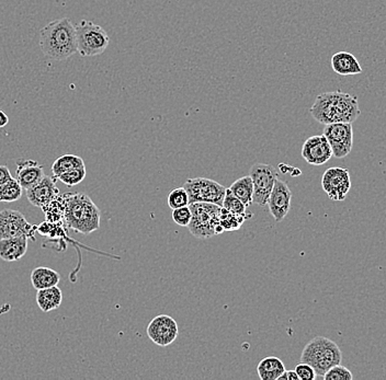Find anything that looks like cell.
Listing matches in <instances>:
<instances>
[{
  "mask_svg": "<svg viewBox=\"0 0 386 380\" xmlns=\"http://www.w3.org/2000/svg\"><path fill=\"white\" fill-rule=\"evenodd\" d=\"M315 121L328 125L334 123H353L361 116L358 98L343 91H327L317 95L309 109Z\"/></svg>",
  "mask_w": 386,
  "mask_h": 380,
  "instance_id": "obj_1",
  "label": "cell"
},
{
  "mask_svg": "<svg viewBox=\"0 0 386 380\" xmlns=\"http://www.w3.org/2000/svg\"><path fill=\"white\" fill-rule=\"evenodd\" d=\"M42 53L54 61H65L77 53L75 26L70 19L53 20L40 31Z\"/></svg>",
  "mask_w": 386,
  "mask_h": 380,
  "instance_id": "obj_2",
  "label": "cell"
},
{
  "mask_svg": "<svg viewBox=\"0 0 386 380\" xmlns=\"http://www.w3.org/2000/svg\"><path fill=\"white\" fill-rule=\"evenodd\" d=\"M62 196L64 221L68 228L83 235H91L100 228V209L91 196L85 193H65Z\"/></svg>",
  "mask_w": 386,
  "mask_h": 380,
  "instance_id": "obj_3",
  "label": "cell"
},
{
  "mask_svg": "<svg viewBox=\"0 0 386 380\" xmlns=\"http://www.w3.org/2000/svg\"><path fill=\"white\" fill-rule=\"evenodd\" d=\"M343 361V353L335 342L325 337H316L305 345L301 355V362L314 368L317 377H322Z\"/></svg>",
  "mask_w": 386,
  "mask_h": 380,
  "instance_id": "obj_4",
  "label": "cell"
},
{
  "mask_svg": "<svg viewBox=\"0 0 386 380\" xmlns=\"http://www.w3.org/2000/svg\"><path fill=\"white\" fill-rule=\"evenodd\" d=\"M191 221L188 228L192 236L199 239H208L217 235L223 234L224 229L219 225L221 206L213 203L196 202L189 204Z\"/></svg>",
  "mask_w": 386,
  "mask_h": 380,
  "instance_id": "obj_5",
  "label": "cell"
},
{
  "mask_svg": "<svg viewBox=\"0 0 386 380\" xmlns=\"http://www.w3.org/2000/svg\"><path fill=\"white\" fill-rule=\"evenodd\" d=\"M77 53L83 57L98 56L108 49L110 38L102 26L93 21L82 20L75 26Z\"/></svg>",
  "mask_w": 386,
  "mask_h": 380,
  "instance_id": "obj_6",
  "label": "cell"
},
{
  "mask_svg": "<svg viewBox=\"0 0 386 380\" xmlns=\"http://www.w3.org/2000/svg\"><path fill=\"white\" fill-rule=\"evenodd\" d=\"M189 196V204L196 202L213 203L221 206L224 200L226 188L217 181L206 177H193L183 184Z\"/></svg>",
  "mask_w": 386,
  "mask_h": 380,
  "instance_id": "obj_7",
  "label": "cell"
},
{
  "mask_svg": "<svg viewBox=\"0 0 386 380\" xmlns=\"http://www.w3.org/2000/svg\"><path fill=\"white\" fill-rule=\"evenodd\" d=\"M249 175L254 185V203L263 207L267 205L273 185L278 179L277 170L268 164L258 162L250 168Z\"/></svg>",
  "mask_w": 386,
  "mask_h": 380,
  "instance_id": "obj_8",
  "label": "cell"
},
{
  "mask_svg": "<svg viewBox=\"0 0 386 380\" xmlns=\"http://www.w3.org/2000/svg\"><path fill=\"white\" fill-rule=\"evenodd\" d=\"M324 136L327 138L332 156L343 159L350 154L353 146V123H334L325 125Z\"/></svg>",
  "mask_w": 386,
  "mask_h": 380,
  "instance_id": "obj_9",
  "label": "cell"
},
{
  "mask_svg": "<svg viewBox=\"0 0 386 380\" xmlns=\"http://www.w3.org/2000/svg\"><path fill=\"white\" fill-rule=\"evenodd\" d=\"M36 227L32 226L20 212L9 208L0 211V239L24 235L29 239L36 242Z\"/></svg>",
  "mask_w": 386,
  "mask_h": 380,
  "instance_id": "obj_10",
  "label": "cell"
},
{
  "mask_svg": "<svg viewBox=\"0 0 386 380\" xmlns=\"http://www.w3.org/2000/svg\"><path fill=\"white\" fill-rule=\"evenodd\" d=\"M322 188L330 200L335 202L346 200L351 189L349 170L340 167L326 170L322 177Z\"/></svg>",
  "mask_w": 386,
  "mask_h": 380,
  "instance_id": "obj_11",
  "label": "cell"
},
{
  "mask_svg": "<svg viewBox=\"0 0 386 380\" xmlns=\"http://www.w3.org/2000/svg\"><path fill=\"white\" fill-rule=\"evenodd\" d=\"M178 334L179 330L177 322L173 317L167 315L155 317L147 326V335L158 347H165L173 345Z\"/></svg>",
  "mask_w": 386,
  "mask_h": 380,
  "instance_id": "obj_12",
  "label": "cell"
},
{
  "mask_svg": "<svg viewBox=\"0 0 386 380\" xmlns=\"http://www.w3.org/2000/svg\"><path fill=\"white\" fill-rule=\"evenodd\" d=\"M304 160L313 166H323L330 161L332 157V150L330 148L327 138L323 135H314L304 141L301 150Z\"/></svg>",
  "mask_w": 386,
  "mask_h": 380,
  "instance_id": "obj_13",
  "label": "cell"
},
{
  "mask_svg": "<svg viewBox=\"0 0 386 380\" xmlns=\"http://www.w3.org/2000/svg\"><path fill=\"white\" fill-rule=\"evenodd\" d=\"M292 192L284 181L277 179L270 196H269L268 205L269 211L276 223L284 221L291 209Z\"/></svg>",
  "mask_w": 386,
  "mask_h": 380,
  "instance_id": "obj_14",
  "label": "cell"
},
{
  "mask_svg": "<svg viewBox=\"0 0 386 380\" xmlns=\"http://www.w3.org/2000/svg\"><path fill=\"white\" fill-rule=\"evenodd\" d=\"M26 191V198L29 202L36 207H43L51 203L59 196V190L56 185V177L44 175L42 180L36 185L28 189Z\"/></svg>",
  "mask_w": 386,
  "mask_h": 380,
  "instance_id": "obj_15",
  "label": "cell"
},
{
  "mask_svg": "<svg viewBox=\"0 0 386 380\" xmlns=\"http://www.w3.org/2000/svg\"><path fill=\"white\" fill-rule=\"evenodd\" d=\"M44 166L36 160H19L17 161L16 180L24 190H28L44 177Z\"/></svg>",
  "mask_w": 386,
  "mask_h": 380,
  "instance_id": "obj_16",
  "label": "cell"
},
{
  "mask_svg": "<svg viewBox=\"0 0 386 380\" xmlns=\"http://www.w3.org/2000/svg\"><path fill=\"white\" fill-rule=\"evenodd\" d=\"M26 236L13 237L0 239V259L6 262H15L22 259L28 251Z\"/></svg>",
  "mask_w": 386,
  "mask_h": 380,
  "instance_id": "obj_17",
  "label": "cell"
},
{
  "mask_svg": "<svg viewBox=\"0 0 386 380\" xmlns=\"http://www.w3.org/2000/svg\"><path fill=\"white\" fill-rule=\"evenodd\" d=\"M332 68L340 76H353L362 72V67L355 55L349 52H338L332 55Z\"/></svg>",
  "mask_w": 386,
  "mask_h": 380,
  "instance_id": "obj_18",
  "label": "cell"
},
{
  "mask_svg": "<svg viewBox=\"0 0 386 380\" xmlns=\"http://www.w3.org/2000/svg\"><path fill=\"white\" fill-rule=\"evenodd\" d=\"M61 282V274L51 267H36L31 273L32 286L36 290L57 286Z\"/></svg>",
  "mask_w": 386,
  "mask_h": 380,
  "instance_id": "obj_19",
  "label": "cell"
},
{
  "mask_svg": "<svg viewBox=\"0 0 386 380\" xmlns=\"http://www.w3.org/2000/svg\"><path fill=\"white\" fill-rule=\"evenodd\" d=\"M63 293L57 286L38 290L36 303L43 312L55 310L62 305Z\"/></svg>",
  "mask_w": 386,
  "mask_h": 380,
  "instance_id": "obj_20",
  "label": "cell"
},
{
  "mask_svg": "<svg viewBox=\"0 0 386 380\" xmlns=\"http://www.w3.org/2000/svg\"><path fill=\"white\" fill-rule=\"evenodd\" d=\"M286 370L284 362L276 356L265 357L257 366L261 380H278Z\"/></svg>",
  "mask_w": 386,
  "mask_h": 380,
  "instance_id": "obj_21",
  "label": "cell"
},
{
  "mask_svg": "<svg viewBox=\"0 0 386 380\" xmlns=\"http://www.w3.org/2000/svg\"><path fill=\"white\" fill-rule=\"evenodd\" d=\"M229 190L240 198L246 207L254 203V185H252V177L250 175H245L238 180L235 181Z\"/></svg>",
  "mask_w": 386,
  "mask_h": 380,
  "instance_id": "obj_22",
  "label": "cell"
},
{
  "mask_svg": "<svg viewBox=\"0 0 386 380\" xmlns=\"http://www.w3.org/2000/svg\"><path fill=\"white\" fill-rule=\"evenodd\" d=\"M84 166L86 165L83 158H80L79 156H76V155L68 154L63 155L61 157L57 158L53 162L51 169L53 175L57 179L63 173L76 169V168L84 167Z\"/></svg>",
  "mask_w": 386,
  "mask_h": 380,
  "instance_id": "obj_23",
  "label": "cell"
},
{
  "mask_svg": "<svg viewBox=\"0 0 386 380\" xmlns=\"http://www.w3.org/2000/svg\"><path fill=\"white\" fill-rule=\"evenodd\" d=\"M252 214L247 215H240V214L232 213L227 211L225 208H221V215H219V225L223 227L224 232H236L242 227V223L246 219H250Z\"/></svg>",
  "mask_w": 386,
  "mask_h": 380,
  "instance_id": "obj_24",
  "label": "cell"
},
{
  "mask_svg": "<svg viewBox=\"0 0 386 380\" xmlns=\"http://www.w3.org/2000/svg\"><path fill=\"white\" fill-rule=\"evenodd\" d=\"M44 213L47 215V221L52 223H61L64 221V200L62 196H57L51 203L42 207Z\"/></svg>",
  "mask_w": 386,
  "mask_h": 380,
  "instance_id": "obj_25",
  "label": "cell"
},
{
  "mask_svg": "<svg viewBox=\"0 0 386 380\" xmlns=\"http://www.w3.org/2000/svg\"><path fill=\"white\" fill-rule=\"evenodd\" d=\"M22 187L19 184L16 177H13L8 182L0 187V202H17L22 196Z\"/></svg>",
  "mask_w": 386,
  "mask_h": 380,
  "instance_id": "obj_26",
  "label": "cell"
},
{
  "mask_svg": "<svg viewBox=\"0 0 386 380\" xmlns=\"http://www.w3.org/2000/svg\"><path fill=\"white\" fill-rule=\"evenodd\" d=\"M86 175H87V170H86V166H84V167L76 168V169L63 173L57 179L68 187H75L80 182H83Z\"/></svg>",
  "mask_w": 386,
  "mask_h": 380,
  "instance_id": "obj_27",
  "label": "cell"
},
{
  "mask_svg": "<svg viewBox=\"0 0 386 380\" xmlns=\"http://www.w3.org/2000/svg\"><path fill=\"white\" fill-rule=\"evenodd\" d=\"M222 207L225 208L227 211L232 212V213L240 214V215L248 214L247 211H246L247 207H246L242 200H240V198H237L229 189H226V193H225Z\"/></svg>",
  "mask_w": 386,
  "mask_h": 380,
  "instance_id": "obj_28",
  "label": "cell"
},
{
  "mask_svg": "<svg viewBox=\"0 0 386 380\" xmlns=\"http://www.w3.org/2000/svg\"><path fill=\"white\" fill-rule=\"evenodd\" d=\"M167 202L168 205H169L171 209H177V208L183 207V206H188V193H187V191H185L183 187L173 189V190L168 194Z\"/></svg>",
  "mask_w": 386,
  "mask_h": 380,
  "instance_id": "obj_29",
  "label": "cell"
},
{
  "mask_svg": "<svg viewBox=\"0 0 386 380\" xmlns=\"http://www.w3.org/2000/svg\"><path fill=\"white\" fill-rule=\"evenodd\" d=\"M324 380H353V375L350 370L343 365H335L334 367L327 370V372L323 376Z\"/></svg>",
  "mask_w": 386,
  "mask_h": 380,
  "instance_id": "obj_30",
  "label": "cell"
},
{
  "mask_svg": "<svg viewBox=\"0 0 386 380\" xmlns=\"http://www.w3.org/2000/svg\"><path fill=\"white\" fill-rule=\"evenodd\" d=\"M190 207L188 206H183V207L177 208V209H173V219L177 225L181 227H188L189 223L191 221Z\"/></svg>",
  "mask_w": 386,
  "mask_h": 380,
  "instance_id": "obj_31",
  "label": "cell"
},
{
  "mask_svg": "<svg viewBox=\"0 0 386 380\" xmlns=\"http://www.w3.org/2000/svg\"><path fill=\"white\" fill-rule=\"evenodd\" d=\"M295 372L299 376L300 380H314L317 375L314 368L307 363L301 362L295 366Z\"/></svg>",
  "mask_w": 386,
  "mask_h": 380,
  "instance_id": "obj_32",
  "label": "cell"
},
{
  "mask_svg": "<svg viewBox=\"0 0 386 380\" xmlns=\"http://www.w3.org/2000/svg\"><path fill=\"white\" fill-rule=\"evenodd\" d=\"M13 175H11L10 170L8 167L6 166H0V187L5 184V183L8 182L10 179H13Z\"/></svg>",
  "mask_w": 386,
  "mask_h": 380,
  "instance_id": "obj_33",
  "label": "cell"
},
{
  "mask_svg": "<svg viewBox=\"0 0 386 380\" xmlns=\"http://www.w3.org/2000/svg\"><path fill=\"white\" fill-rule=\"evenodd\" d=\"M300 380L299 376L296 374L295 370H286V372L281 375V377L278 380Z\"/></svg>",
  "mask_w": 386,
  "mask_h": 380,
  "instance_id": "obj_34",
  "label": "cell"
},
{
  "mask_svg": "<svg viewBox=\"0 0 386 380\" xmlns=\"http://www.w3.org/2000/svg\"><path fill=\"white\" fill-rule=\"evenodd\" d=\"M8 123L9 116L3 110H0V129H3L5 126L8 125Z\"/></svg>",
  "mask_w": 386,
  "mask_h": 380,
  "instance_id": "obj_35",
  "label": "cell"
}]
</instances>
